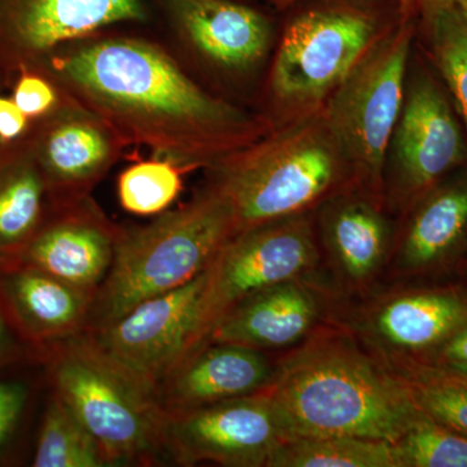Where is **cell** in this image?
I'll use <instances>...</instances> for the list:
<instances>
[{
	"mask_svg": "<svg viewBox=\"0 0 467 467\" xmlns=\"http://www.w3.org/2000/svg\"><path fill=\"white\" fill-rule=\"evenodd\" d=\"M34 72L97 113L126 146L189 171L213 167L270 125L209 91L150 27L119 26L64 45Z\"/></svg>",
	"mask_w": 467,
	"mask_h": 467,
	"instance_id": "1",
	"label": "cell"
},
{
	"mask_svg": "<svg viewBox=\"0 0 467 467\" xmlns=\"http://www.w3.org/2000/svg\"><path fill=\"white\" fill-rule=\"evenodd\" d=\"M287 441L355 436L395 444L418 414L400 384L348 335L318 331L266 389Z\"/></svg>",
	"mask_w": 467,
	"mask_h": 467,
	"instance_id": "2",
	"label": "cell"
},
{
	"mask_svg": "<svg viewBox=\"0 0 467 467\" xmlns=\"http://www.w3.org/2000/svg\"><path fill=\"white\" fill-rule=\"evenodd\" d=\"M279 14L285 17L254 104L270 129L321 112L377 42L411 16L396 0H299Z\"/></svg>",
	"mask_w": 467,
	"mask_h": 467,
	"instance_id": "3",
	"label": "cell"
},
{
	"mask_svg": "<svg viewBox=\"0 0 467 467\" xmlns=\"http://www.w3.org/2000/svg\"><path fill=\"white\" fill-rule=\"evenodd\" d=\"M205 174L204 182L232 209L236 233L315 213L335 196L359 187L324 109L270 129Z\"/></svg>",
	"mask_w": 467,
	"mask_h": 467,
	"instance_id": "4",
	"label": "cell"
},
{
	"mask_svg": "<svg viewBox=\"0 0 467 467\" xmlns=\"http://www.w3.org/2000/svg\"><path fill=\"white\" fill-rule=\"evenodd\" d=\"M235 234L232 209L205 182L182 207L144 226H121L85 331L100 330L142 301L193 281Z\"/></svg>",
	"mask_w": 467,
	"mask_h": 467,
	"instance_id": "5",
	"label": "cell"
},
{
	"mask_svg": "<svg viewBox=\"0 0 467 467\" xmlns=\"http://www.w3.org/2000/svg\"><path fill=\"white\" fill-rule=\"evenodd\" d=\"M158 38L209 91L254 109L278 20L248 0H147Z\"/></svg>",
	"mask_w": 467,
	"mask_h": 467,
	"instance_id": "6",
	"label": "cell"
},
{
	"mask_svg": "<svg viewBox=\"0 0 467 467\" xmlns=\"http://www.w3.org/2000/svg\"><path fill=\"white\" fill-rule=\"evenodd\" d=\"M55 395L99 442L107 463L149 462L164 451L158 387L107 355L88 333L64 337L52 362Z\"/></svg>",
	"mask_w": 467,
	"mask_h": 467,
	"instance_id": "7",
	"label": "cell"
},
{
	"mask_svg": "<svg viewBox=\"0 0 467 467\" xmlns=\"http://www.w3.org/2000/svg\"><path fill=\"white\" fill-rule=\"evenodd\" d=\"M417 36L418 17H402L353 67L324 109L358 186L382 202L387 150L404 103Z\"/></svg>",
	"mask_w": 467,
	"mask_h": 467,
	"instance_id": "8",
	"label": "cell"
},
{
	"mask_svg": "<svg viewBox=\"0 0 467 467\" xmlns=\"http://www.w3.org/2000/svg\"><path fill=\"white\" fill-rule=\"evenodd\" d=\"M319 257L315 213L273 221L233 235L205 270L181 362L201 350L221 319L239 304L267 287L303 278L317 266Z\"/></svg>",
	"mask_w": 467,
	"mask_h": 467,
	"instance_id": "9",
	"label": "cell"
},
{
	"mask_svg": "<svg viewBox=\"0 0 467 467\" xmlns=\"http://www.w3.org/2000/svg\"><path fill=\"white\" fill-rule=\"evenodd\" d=\"M467 159V144L441 78L411 52L404 103L384 165V202L404 216Z\"/></svg>",
	"mask_w": 467,
	"mask_h": 467,
	"instance_id": "10",
	"label": "cell"
},
{
	"mask_svg": "<svg viewBox=\"0 0 467 467\" xmlns=\"http://www.w3.org/2000/svg\"><path fill=\"white\" fill-rule=\"evenodd\" d=\"M147 0H0V79L36 70L58 48L119 26H152Z\"/></svg>",
	"mask_w": 467,
	"mask_h": 467,
	"instance_id": "11",
	"label": "cell"
},
{
	"mask_svg": "<svg viewBox=\"0 0 467 467\" xmlns=\"http://www.w3.org/2000/svg\"><path fill=\"white\" fill-rule=\"evenodd\" d=\"M285 439L266 389L189 410L167 411L162 447L175 462L269 467Z\"/></svg>",
	"mask_w": 467,
	"mask_h": 467,
	"instance_id": "12",
	"label": "cell"
},
{
	"mask_svg": "<svg viewBox=\"0 0 467 467\" xmlns=\"http://www.w3.org/2000/svg\"><path fill=\"white\" fill-rule=\"evenodd\" d=\"M24 138L45 175L52 204L91 195L128 149L106 119L67 94L54 112L30 121Z\"/></svg>",
	"mask_w": 467,
	"mask_h": 467,
	"instance_id": "13",
	"label": "cell"
},
{
	"mask_svg": "<svg viewBox=\"0 0 467 467\" xmlns=\"http://www.w3.org/2000/svg\"><path fill=\"white\" fill-rule=\"evenodd\" d=\"M204 278L205 272L88 334L119 365L159 389L182 361Z\"/></svg>",
	"mask_w": 467,
	"mask_h": 467,
	"instance_id": "14",
	"label": "cell"
},
{
	"mask_svg": "<svg viewBox=\"0 0 467 467\" xmlns=\"http://www.w3.org/2000/svg\"><path fill=\"white\" fill-rule=\"evenodd\" d=\"M121 225H117L91 195L51 204L47 216L18 254L36 267L95 292L109 275Z\"/></svg>",
	"mask_w": 467,
	"mask_h": 467,
	"instance_id": "15",
	"label": "cell"
},
{
	"mask_svg": "<svg viewBox=\"0 0 467 467\" xmlns=\"http://www.w3.org/2000/svg\"><path fill=\"white\" fill-rule=\"evenodd\" d=\"M386 202L355 187L315 212L319 245H324L343 282L362 287L373 281L391 254L392 223Z\"/></svg>",
	"mask_w": 467,
	"mask_h": 467,
	"instance_id": "16",
	"label": "cell"
},
{
	"mask_svg": "<svg viewBox=\"0 0 467 467\" xmlns=\"http://www.w3.org/2000/svg\"><path fill=\"white\" fill-rule=\"evenodd\" d=\"M467 325V288H417L384 297L367 330L387 356L425 358Z\"/></svg>",
	"mask_w": 467,
	"mask_h": 467,
	"instance_id": "17",
	"label": "cell"
},
{
	"mask_svg": "<svg viewBox=\"0 0 467 467\" xmlns=\"http://www.w3.org/2000/svg\"><path fill=\"white\" fill-rule=\"evenodd\" d=\"M275 367L259 349L212 343L181 362L159 392L167 411L189 410L264 391Z\"/></svg>",
	"mask_w": 467,
	"mask_h": 467,
	"instance_id": "18",
	"label": "cell"
},
{
	"mask_svg": "<svg viewBox=\"0 0 467 467\" xmlns=\"http://www.w3.org/2000/svg\"><path fill=\"white\" fill-rule=\"evenodd\" d=\"M318 318V301L312 290L301 279L282 282L239 304L221 319L205 346L232 343L259 350L285 348L306 339Z\"/></svg>",
	"mask_w": 467,
	"mask_h": 467,
	"instance_id": "19",
	"label": "cell"
},
{
	"mask_svg": "<svg viewBox=\"0 0 467 467\" xmlns=\"http://www.w3.org/2000/svg\"><path fill=\"white\" fill-rule=\"evenodd\" d=\"M398 244V263L410 275L445 265L467 242V180L441 182L408 213Z\"/></svg>",
	"mask_w": 467,
	"mask_h": 467,
	"instance_id": "20",
	"label": "cell"
},
{
	"mask_svg": "<svg viewBox=\"0 0 467 467\" xmlns=\"http://www.w3.org/2000/svg\"><path fill=\"white\" fill-rule=\"evenodd\" d=\"M50 190L26 138L0 140V257H18L50 211Z\"/></svg>",
	"mask_w": 467,
	"mask_h": 467,
	"instance_id": "21",
	"label": "cell"
},
{
	"mask_svg": "<svg viewBox=\"0 0 467 467\" xmlns=\"http://www.w3.org/2000/svg\"><path fill=\"white\" fill-rule=\"evenodd\" d=\"M12 308L27 330L45 339L84 333L95 292L24 265L5 284Z\"/></svg>",
	"mask_w": 467,
	"mask_h": 467,
	"instance_id": "22",
	"label": "cell"
},
{
	"mask_svg": "<svg viewBox=\"0 0 467 467\" xmlns=\"http://www.w3.org/2000/svg\"><path fill=\"white\" fill-rule=\"evenodd\" d=\"M384 367L418 410L467 436V374L405 356H387Z\"/></svg>",
	"mask_w": 467,
	"mask_h": 467,
	"instance_id": "23",
	"label": "cell"
},
{
	"mask_svg": "<svg viewBox=\"0 0 467 467\" xmlns=\"http://www.w3.org/2000/svg\"><path fill=\"white\" fill-rule=\"evenodd\" d=\"M418 34L467 133V5L418 21Z\"/></svg>",
	"mask_w": 467,
	"mask_h": 467,
	"instance_id": "24",
	"label": "cell"
},
{
	"mask_svg": "<svg viewBox=\"0 0 467 467\" xmlns=\"http://www.w3.org/2000/svg\"><path fill=\"white\" fill-rule=\"evenodd\" d=\"M269 467H399V460L392 442L328 436L284 442Z\"/></svg>",
	"mask_w": 467,
	"mask_h": 467,
	"instance_id": "25",
	"label": "cell"
},
{
	"mask_svg": "<svg viewBox=\"0 0 467 467\" xmlns=\"http://www.w3.org/2000/svg\"><path fill=\"white\" fill-rule=\"evenodd\" d=\"M33 466L101 467L109 463L97 439L75 411L55 395L43 418Z\"/></svg>",
	"mask_w": 467,
	"mask_h": 467,
	"instance_id": "26",
	"label": "cell"
},
{
	"mask_svg": "<svg viewBox=\"0 0 467 467\" xmlns=\"http://www.w3.org/2000/svg\"><path fill=\"white\" fill-rule=\"evenodd\" d=\"M189 169L168 159L140 160L117 178V198L128 213L159 216L167 212L183 192V175Z\"/></svg>",
	"mask_w": 467,
	"mask_h": 467,
	"instance_id": "27",
	"label": "cell"
},
{
	"mask_svg": "<svg viewBox=\"0 0 467 467\" xmlns=\"http://www.w3.org/2000/svg\"><path fill=\"white\" fill-rule=\"evenodd\" d=\"M395 450L399 467H467V436L420 410Z\"/></svg>",
	"mask_w": 467,
	"mask_h": 467,
	"instance_id": "28",
	"label": "cell"
},
{
	"mask_svg": "<svg viewBox=\"0 0 467 467\" xmlns=\"http://www.w3.org/2000/svg\"><path fill=\"white\" fill-rule=\"evenodd\" d=\"M9 90L12 99L30 121L50 115L66 98L47 76L34 70L18 73Z\"/></svg>",
	"mask_w": 467,
	"mask_h": 467,
	"instance_id": "29",
	"label": "cell"
},
{
	"mask_svg": "<svg viewBox=\"0 0 467 467\" xmlns=\"http://www.w3.org/2000/svg\"><path fill=\"white\" fill-rule=\"evenodd\" d=\"M418 358L436 367L467 374V325L451 337L447 342L442 343L439 348L432 350L425 358Z\"/></svg>",
	"mask_w": 467,
	"mask_h": 467,
	"instance_id": "30",
	"label": "cell"
},
{
	"mask_svg": "<svg viewBox=\"0 0 467 467\" xmlns=\"http://www.w3.org/2000/svg\"><path fill=\"white\" fill-rule=\"evenodd\" d=\"M26 404V389L18 384L0 383V445L16 425Z\"/></svg>",
	"mask_w": 467,
	"mask_h": 467,
	"instance_id": "31",
	"label": "cell"
},
{
	"mask_svg": "<svg viewBox=\"0 0 467 467\" xmlns=\"http://www.w3.org/2000/svg\"><path fill=\"white\" fill-rule=\"evenodd\" d=\"M30 119L23 112L11 95L0 94V140H17L26 135L29 129Z\"/></svg>",
	"mask_w": 467,
	"mask_h": 467,
	"instance_id": "32",
	"label": "cell"
},
{
	"mask_svg": "<svg viewBox=\"0 0 467 467\" xmlns=\"http://www.w3.org/2000/svg\"><path fill=\"white\" fill-rule=\"evenodd\" d=\"M418 21L434 16L442 9L467 5V0H416Z\"/></svg>",
	"mask_w": 467,
	"mask_h": 467,
	"instance_id": "33",
	"label": "cell"
},
{
	"mask_svg": "<svg viewBox=\"0 0 467 467\" xmlns=\"http://www.w3.org/2000/svg\"><path fill=\"white\" fill-rule=\"evenodd\" d=\"M296 2H299V0H269L267 3H269L270 7L275 9L276 14H279V12L291 7V5H295ZM396 2L401 5L402 11H404L405 14L411 15V16H417L416 0H396Z\"/></svg>",
	"mask_w": 467,
	"mask_h": 467,
	"instance_id": "34",
	"label": "cell"
},
{
	"mask_svg": "<svg viewBox=\"0 0 467 467\" xmlns=\"http://www.w3.org/2000/svg\"><path fill=\"white\" fill-rule=\"evenodd\" d=\"M3 334H5V327H3L2 318H0V344L3 342Z\"/></svg>",
	"mask_w": 467,
	"mask_h": 467,
	"instance_id": "35",
	"label": "cell"
},
{
	"mask_svg": "<svg viewBox=\"0 0 467 467\" xmlns=\"http://www.w3.org/2000/svg\"><path fill=\"white\" fill-rule=\"evenodd\" d=\"M5 90V84H3L2 79H0V94Z\"/></svg>",
	"mask_w": 467,
	"mask_h": 467,
	"instance_id": "36",
	"label": "cell"
},
{
	"mask_svg": "<svg viewBox=\"0 0 467 467\" xmlns=\"http://www.w3.org/2000/svg\"><path fill=\"white\" fill-rule=\"evenodd\" d=\"M248 2H259V0H248ZM269 2V0H267Z\"/></svg>",
	"mask_w": 467,
	"mask_h": 467,
	"instance_id": "37",
	"label": "cell"
},
{
	"mask_svg": "<svg viewBox=\"0 0 467 467\" xmlns=\"http://www.w3.org/2000/svg\"><path fill=\"white\" fill-rule=\"evenodd\" d=\"M0 263H5V260H3L2 257H0Z\"/></svg>",
	"mask_w": 467,
	"mask_h": 467,
	"instance_id": "38",
	"label": "cell"
}]
</instances>
